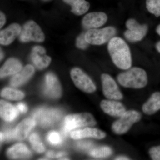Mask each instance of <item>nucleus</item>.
I'll return each instance as SVG.
<instances>
[{"label": "nucleus", "mask_w": 160, "mask_h": 160, "mask_svg": "<svg viewBox=\"0 0 160 160\" xmlns=\"http://www.w3.org/2000/svg\"><path fill=\"white\" fill-rule=\"evenodd\" d=\"M108 50L112 62L119 69H128L131 67L132 58L129 46L121 38L113 37L109 42Z\"/></svg>", "instance_id": "f257e3e1"}, {"label": "nucleus", "mask_w": 160, "mask_h": 160, "mask_svg": "<svg viewBox=\"0 0 160 160\" xmlns=\"http://www.w3.org/2000/svg\"><path fill=\"white\" fill-rule=\"evenodd\" d=\"M118 82L126 88L141 89L145 87L148 83L146 72L138 67H133L118 76Z\"/></svg>", "instance_id": "f03ea898"}, {"label": "nucleus", "mask_w": 160, "mask_h": 160, "mask_svg": "<svg viewBox=\"0 0 160 160\" xmlns=\"http://www.w3.org/2000/svg\"><path fill=\"white\" fill-rule=\"evenodd\" d=\"M141 118L142 115L139 112L134 110L126 111L113 122L112 129L116 134H124L129 131L134 123L139 122Z\"/></svg>", "instance_id": "7ed1b4c3"}, {"label": "nucleus", "mask_w": 160, "mask_h": 160, "mask_svg": "<svg viewBox=\"0 0 160 160\" xmlns=\"http://www.w3.org/2000/svg\"><path fill=\"white\" fill-rule=\"evenodd\" d=\"M116 29L112 26L105 27L102 29H89L85 33L86 41L92 45H102L109 42L114 37Z\"/></svg>", "instance_id": "20e7f679"}, {"label": "nucleus", "mask_w": 160, "mask_h": 160, "mask_svg": "<svg viewBox=\"0 0 160 160\" xmlns=\"http://www.w3.org/2000/svg\"><path fill=\"white\" fill-rule=\"evenodd\" d=\"M64 123V130L66 132L80 127L94 126L97 124L93 116L87 112L67 116Z\"/></svg>", "instance_id": "39448f33"}, {"label": "nucleus", "mask_w": 160, "mask_h": 160, "mask_svg": "<svg viewBox=\"0 0 160 160\" xmlns=\"http://www.w3.org/2000/svg\"><path fill=\"white\" fill-rule=\"evenodd\" d=\"M20 41L22 42H42L45 40V35L39 26L33 21L25 23L19 35Z\"/></svg>", "instance_id": "423d86ee"}, {"label": "nucleus", "mask_w": 160, "mask_h": 160, "mask_svg": "<svg viewBox=\"0 0 160 160\" xmlns=\"http://www.w3.org/2000/svg\"><path fill=\"white\" fill-rule=\"evenodd\" d=\"M70 76L75 86L82 91L92 93L96 90V86L91 79L79 68L72 69Z\"/></svg>", "instance_id": "0eeeda50"}, {"label": "nucleus", "mask_w": 160, "mask_h": 160, "mask_svg": "<svg viewBox=\"0 0 160 160\" xmlns=\"http://www.w3.org/2000/svg\"><path fill=\"white\" fill-rule=\"evenodd\" d=\"M127 30L124 32L126 39L132 42L141 41L147 34L148 26L140 25L134 19H129L126 22Z\"/></svg>", "instance_id": "6e6552de"}, {"label": "nucleus", "mask_w": 160, "mask_h": 160, "mask_svg": "<svg viewBox=\"0 0 160 160\" xmlns=\"http://www.w3.org/2000/svg\"><path fill=\"white\" fill-rule=\"evenodd\" d=\"M103 94L110 100H120L122 93L119 89L115 80L109 75L104 73L101 76Z\"/></svg>", "instance_id": "1a4fd4ad"}, {"label": "nucleus", "mask_w": 160, "mask_h": 160, "mask_svg": "<svg viewBox=\"0 0 160 160\" xmlns=\"http://www.w3.org/2000/svg\"><path fill=\"white\" fill-rule=\"evenodd\" d=\"M108 20L107 15L103 12H92L86 14L82 21L85 29H97L103 26Z\"/></svg>", "instance_id": "9d476101"}, {"label": "nucleus", "mask_w": 160, "mask_h": 160, "mask_svg": "<svg viewBox=\"0 0 160 160\" xmlns=\"http://www.w3.org/2000/svg\"><path fill=\"white\" fill-rule=\"evenodd\" d=\"M46 49L42 46H36L32 48L31 58L32 62L38 69H45L51 63V58L46 55Z\"/></svg>", "instance_id": "9b49d317"}, {"label": "nucleus", "mask_w": 160, "mask_h": 160, "mask_svg": "<svg viewBox=\"0 0 160 160\" xmlns=\"http://www.w3.org/2000/svg\"><path fill=\"white\" fill-rule=\"evenodd\" d=\"M45 92L48 96L54 98H59L62 88L57 77L53 73L49 72L45 77Z\"/></svg>", "instance_id": "f8f14e48"}, {"label": "nucleus", "mask_w": 160, "mask_h": 160, "mask_svg": "<svg viewBox=\"0 0 160 160\" xmlns=\"http://www.w3.org/2000/svg\"><path fill=\"white\" fill-rule=\"evenodd\" d=\"M100 106L106 114L115 117H120L126 111L124 105L117 100H103L101 102Z\"/></svg>", "instance_id": "ddd939ff"}, {"label": "nucleus", "mask_w": 160, "mask_h": 160, "mask_svg": "<svg viewBox=\"0 0 160 160\" xmlns=\"http://www.w3.org/2000/svg\"><path fill=\"white\" fill-rule=\"evenodd\" d=\"M22 28L17 23H13L0 32V43L3 46L11 44L18 36H19Z\"/></svg>", "instance_id": "4468645a"}, {"label": "nucleus", "mask_w": 160, "mask_h": 160, "mask_svg": "<svg viewBox=\"0 0 160 160\" xmlns=\"http://www.w3.org/2000/svg\"><path fill=\"white\" fill-rule=\"evenodd\" d=\"M71 138L77 140L86 138H92L102 139L106 137V133L96 128H87L74 130L70 134Z\"/></svg>", "instance_id": "2eb2a0df"}, {"label": "nucleus", "mask_w": 160, "mask_h": 160, "mask_svg": "<svg viewBox=\"0 0 160 160\" xmlns=\"http://www.w3.org/2000/svg\"><path fill=\"white\" fill-rule=\"evenodd\" d=\"M34 67L30 65L25 66L10 80V85L14 87L21 86L26 82L34 74Z\"/></svg>", "instance_id": "dca6fc26"}, {"label": "nucleus", "mask_w": 160, "mask_h": 160, "mask_svg": "<svg viewBox=\"0 0 160 160\" xmlns=\"http://www.w3.org/2000/svg\"><path fill=\"white\" fill-rule=\"evenodd\" d=\"M35 125L36 122L33 119L28 118L23 120L13 131L14 138L18 140L26 138Z\"/></svg>", "instance_id": "f3484780"}, {"label": "nucleus", "mask_w": 160, "mask_h": 160, "mask_svg": "<svg viewBox=\"0 0 160 160\" xmlns=\"http://www.w3.org/2000/svg\"><path fill=\"white\" fill-rule=\"evenodd\" d=\"M22 68V63L17 59L11 58L6 61L0 70L1 78L16 74Z\"/></svg>", "instance_id": "a211bd4d"}, {"label": "nucleus", "mask_w": 160, "mask_h": 160, "mask_svg": "<svg viewBox=\"0 0 160 160\" xmlns=\"http://www.w3.org/2000/svg\"><path fill=\"white\" fill-rule=\"evenodd\" d=\"M31 155V152L27 146L21 143L14 145L7 151V156L13 159L28 158Z\"/></svg>", "instance_id": "6ab92c4d"}, {"label": "nucleus", "mask_w": 160, "mask_h": 160, "mask_svg": "<svg viewBox=\"0 0 160 160\" xmlns=\"http://www.w3.org/2000/svg\"><path fill=\"white\" fill-rule=\"evenodd\" d=\"M142 111L147 115H152L160 110V92H157L152 95L142 107Z\"/></svg>", "instance_id": "aec40b11"}, {"label": "nucleus", "mask_w": 160, "mask_h": 160, "mask_svg": "<svg viewBox=\"0 0 160 160\" xmlns=\"http://www.w3.org/2000/svg\"><path fill=\"white\" fill-rule=\"evenodd\" d=\"M1 117L6 122H11L18 114V109L10 103L1 100L0 102Z\"/></svg>", "instance_id": "412c9836"}, {"label": "nucleus", "mask_w": 160, "mask_h": 160, "mask_svg": "<svg viewBox=\"0 0 160 160\" xmlns=\"http://www.w3.org/2000/svg\"><path fill=\"white\" fill-rule=\"evenodd\" d=\"M71 6V12L77 15L84 14L88 11L90 4L86 0H63Z\"/></svg>", "instance_id": "4be33fe9"}, {"label": "nucleus", "mask_w": 160, "mask_h": 160, "mask_svg": "<svg viewBox=\"0 0 160 160\" xmlns=\"http://www.w3.org/2000/svg\"><path fill=\"white\" fill-rule=\"evenodd\" d=\"M2 97L11 100H21L24 97V94L22 92L11 88H5L1 91Z\"/></svg>", "instance_id": "5701e85b"}, {"label": "nucleus", "mask_w": 160, "mask_h": 160, "mask_svg": "<svg viewBox=\"0 0 160 160\" xmlns=\"http://www.w3.org/2000/svg\"><path fill=\"white\" fill-rule=\"evenodd\" d=\"M112 150L108 146H104L92 149L90 151V155L95 158H103L111 155Z\"/></svg>", "instance_id": "b1692460"}, {"label": "nucleus", "mask_w": 160, "mask_h": 160, "mask_svg": "<svg viewBox=\"0 0 160 160\" xmlns=\"http://www.w3.org/2000/svg\"><path fill=\"white\" fill-rule=\"evenodd\" d=\"M147 10L156 17H160V0H146Z\"/></svg>", "instance_id": "393cba45"}, {"label": "nucleus", "mask_w": 160, "mask_h": 160, "mask_svg": "<svg viewBox=\"0 0 160 160\" xmlns=\"http://www.w3.org/2000/svg\"><path fill=\"white\" fill-rule=\"evenodd\" d=\"M29 141L32 148L38 152L42 153L45 151V146L41 142L39 137L36 133H33L31 135L29 138Z\"/></svg>", "instance_id": "a878e982"}, {"label": "nucleus", "mask_w": 160, "mask_h": 160, "mask_svg": "<svg viewBox=\"0 0 160 160\" xmlns=\"http://www.w3.org/2000/svg\"><path fill=\"white\" fill-rule=\"evenodd\" d=\"M47 139L52 145H59L62 142V138L60 135L55 131L49 132L47 136Z\"/></svg>", "instance_id": "bb28decb"}, {"label": "nucleus", "mask_w": 160, "mask_h": 160, "mask_svg": "<svg viewBox=\"0 0 160 160\" xmlns=\"http://www.w3.org/2000/svg\"><path fill=\"white\" fill-rule=\"evenodd\" d=\"M89 44L85 38V33H82L77 38L76 46L79 49H86L89 46Z\"/></svg>", "instance_id": "cd10ccee"}, {"label": "nucleus", "mask_w": 160, "mask_h": 160, "mask_svg": "<svg viewBox=\"0 0 160 160\" xmlns=\"http://www.w3.org/2000/svg\"><path fill=\"white\" fill-rule=\"evenodd\" d=\"M149 153L152 160H160V146L152 147L149 150Z\"/></svg>", "instance_id": "c85d7f7f"}, {"label": "nucleus", "mask_w": 160, "mask_h": 160, "mask_svg": "<svg viewBox=\"0 0 160 160\" xmlns=\"http://www.w3.org/2000/svg\"><path fill=\"white\" fill-rule=\"evenodd\" d=\"M18 110L20 112L25 113L27 111V107L26 104L23 103H19L17 106Z\"/></svg>", "instance_id": "c756f323"}, {"label": "nucleus", "mask_w": 160, "mask_h": 160, "mask_svg": "<svg viewBox=\"0 0 160 160\" xmlns=\"http://www.w3.org/2000/svg\"><path fill=\"white\" fill-rule=\"evenodd\" d=\"M0 28H2L6 23V19L5 15L2 12L0 13Z\"/></svg>", "instance_id": "7c9ffc66"}, {"label": "nucleus", "mask_w": 160, "mask_h": 160, "mask_svg": "<svg viewBox=\"0 0 160 160\" xmlns=\"http://www.w3.org/2000/svg\"><path fill=\"white\" fill-rule=\"evenodd\" d=\"M55 154L53 151H49L46 153V156L49 158H53L55 157Z\"/></svg>", "instance_id": "2f4dec72"}, {"label": "nucleus", "mask_w": 160, "mask_h": 160, "mask_svg": "<svg viewBox=\"0 0 160 160\" xmlns=\"http://www.w3.org/2000/svg\"><path fill=\"white\" fill-rule=\"evenodd\" d=\"M156 48L158 51L160 53V41L157 43L156 45Z\"/></svg>", "instance_id": "473e14b6"}, {"label": "nucleus", "mask_w": 160, "mask_h": 160, "mask_svg": "<svg viewBox=\"0 0 160 160\" xmlns=\"http://www.w3.org/2000/svg\"><path fill=\"white\" fill-rule=\"evenodd\" d=\"M64 155V152H58V153H57L55 155V157L57 158H59L61 157L62 156Z\"/></svg>", "instance_id": "72a5a7b5"}, {"label": "nucleus", "mask_w": 160, "mask_h": 160, "mask_svg": "<svg viewBox=\"0 0 160 160\" xmlns=\"http://www.w3.org/2000/svg\"><path fill=\"white\" fill-rule=\"evenodd\" d=\"M116 160H129V159H128V158L126 157H118L116 158Z\"/></svg>", "instance_id": "f704fd0d"}, {"label": "nucleus", "mask_w": 160, "mask_h": 160, "mask_svg": "<svg viewBox=\"0 0 160 160\" xmlns=\"http://www.w3.org/2000/svg\"><path fill=\"white\" fill-rule=\"evenodd\" d=\"M156 32L160 36V25H158L156 28Z\"/></svg>", "instance_id": "c9c22d12"}, {"label": "nucleus", "mask_w": 160, "mask_h": 160, "mask_svg": "<svg viewBox=\"0 0 160 160\" xmlns=\"http://www.w3.org/2000/svg\"><path fill=\"white\" fill-rule=\"evenodd\" d=\"M5 139V138H4V135L3 134L2 132H1V142L3 141V140Z\"/></svg>", "instance_id": "e433bc0d"}, {"label": "nucleus", "mask_w": 160, "mask_h": 160, "mask_svg": "<svg viewBox=\"0 0 160 160\" xmlns=\"http://www.w3.org/2000/svg\"><path fill=\"white\" fill-rule=\"evenodd\" d=\"M3 55L2 51V49H1V60L3 58Z\"/></svg>", "instance_id": "4c0bfd02"}, {"label": "nucleus", "mask_w": 160, "mask_h": 160, "mask_svg": "<svg viewBox=\"0 0 160 160\" xmlns=\"http://www.w3.org/2000/svg\"><path fill=\"white\" fill-rule=\"evenodd\" d=\"M44 1H48V0H44Z\"/></svg>", "instance_id": "58836bf2"}]
</instances>
